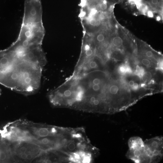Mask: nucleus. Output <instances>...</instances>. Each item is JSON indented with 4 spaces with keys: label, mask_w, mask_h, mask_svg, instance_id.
<instances>
[{
    "label": "nucleus",
    "mask_w": 163,
    "mask_h": 163,
    "mask_svg": "<svg viewBox=\"0 0 163 163\" xmlns=\"http://www.w3.org/2000/svg\"><path fill=\"white\" fill-rule=\"evenodd\" d=\"M43 66L15 54L0 62V84L24 94L35 93L39 88Z\"/></svg>",
    "instance_id": "f257e3e1"
},
{
    "label": "nucleus",
    "mask_w": 163,
    "mask_h": 163,
    "mask_svg": "<svg viewBox=\"0 0 163 163\" xmlns=\"http://www.w3.org/2000/svg\"><path fill=\"white\" fill-rule=\"evenodd\" d=\"M5 130V138L10 142L24 141L33 143L43 138L59 136L60 131L56 127L21 119L9 123Z\"/></svg>",
    "instance_id": "f03ea898"
},
{
    "label": "nucleus",
    "mask_w": 163,
    "mask_h": 163,
    "mask_svg": "<svg viewBox=\"0 0 163 163\" xmlns=\"http://www.w3.org/2000/svg\"><path fill=\"white\" fill-rule=\"evenodd\" d=\"M11 161L26 163L40 162L46 151L31 142L20 141L8 143Z\"/></svg>",
    "instance_id": "7ed1b4c3"
},
{
    "label": "nucleus",
    "mask_w": 163,
    "mask_h": 163,
    "mask_svg": "<svg viewBox=\"0 0 163 163\" xmlns=\"http://www.w3.org/2000/svg\"><path fill=\"white\" fill-rule=\"evenodd\" d=\"M115 0H80L78 5L80 12L91 17H97L109 9Z\"/></svg>",
    "instance_id": "20e7f679"
},
{
    "label": "nucleus",
    "mask_w": 163,
    "mask_h": 163,
    "mask_svg": "<svg viewBox=\"0 0 163 163\" xmlns=\"http://www.w3.org/2000/svg\"><path fill=\"white\" fill-rule=\"evenodd\" d=\"M144 148L149 163L160 161L163 157V138L157 136L144 141Z\"/></svg>",
    "instance_id": "39448f33"
},
{
    "label": "nucleus",
    "mask_w": 163,
    "mask_h": 163,
    "mask_svg": "<svg viewBox=\"0 0 163 163\" xmlns=\"http://www.w3.org/2000/svg\"><path fill=\"white\" fill-rule=\"evenodd\" d=\"M129 149L126 157L135 163H148V160L144 148V141L138 136L130 138L128 141Z\"/></svg>",
    "instance_id": "423d86ee"
},
{
    "label": "nucleus",
    "mask_w": 163,
    "mask_h": 163,
    "mask_svg": "<svg viewBox=\"0 0 163 163\" xmlns=\"http://www.w3.org/2000/svg\"><path fill=\"white\" fill-rule=\"evenodd\" d=\"M112 43L114 46L117 47H120L123 45V40L120 37L116 36L113 38Z\"/></svg>",
    "instance_id": "0eeeda50"
},
{
    "label": "nucleus",
    "mask_w": 163,
    "mask_h": 163,
    "mask_svg": "<svg viewBox=\"0 0 163 163\" xmlns=\"http://www.w3.org/2000/svg\"><path fill=\"white\" fill-rule=\"evenodd\" d=\"M152 77L151 73L148 71L144 72L142 75V80L144 82H147L149 81Z\"/></svg>",
    "instance_id": "6e6552de"
},
{
    "label": "nucleus",
    "mask_w": 163,
    "mask_h": 163,
    "mask_svg": "<svg viewBox=\"0 0 163 163\" xmlns=\"http://www.w3.org/2000/svg\"><path fill=\"white\" fill-rule=\"evenodd\" d=\"M118 90V88L117 86L113 85L110 87L109 91L111 94H115L117 93Z\"/></svg>",
    "instance_id": "1a4fd4ad"
},
{
    "label": "nucleus",
    "mask_w": 163,
    "mask_h": 163,
    "mask_svg": "<svg viewBox=\"0 0 163 163\" xmlns=\"http://www.w3.org/2000/svg\"><path fill=\"white\" fill-rule=\"evenodd\" d=\"M76 145L74 142H71L67 145V147L69 150L70 151L74 150L76 148Z\"/></svg>",
    "instance_id": "9d476101"
},
{
    "label": "nucleus",
    "mask_w": 163,
    "mask_h": 163,
    "mask_svg": "<svg viewBox=\"0 0 163 163\" xmlns=\"http://www.w3.org/2000/svg\"><path fill=\"white\" fill-rule=\"evenodd\" d=\"M127 72V69L124 66H121L118 69V72L121 75H123Z\"/></svg>",
    "instance_id": "9b49d317"
},
{
    "label": "nucleus",
    "mask_w": 163,
    "mask_h": 163,
    "mask_svg": "<svg viewBox=\"0 0 163 163\" xmlns=\"http://www.w3.org/2000/svg\"><path fill=\"white\" fill-rule=\"evenodd\" d=\"M72 94V92L69 89L65 90L63 93L64 96L67 97L70 96Z\"/></svg>",
    "instance_id": "f8f14e48"
},
{
    "label": "nucleus",
    "mask_w": 163,
    "mask_h": 163,
    "mask_svg": "<svg viewBox=\"0 0 163 163\" xmlns=\"http://www.w3.org/2000/svg\"><path fill=\"white\" fill-rule=\"evenodd\" d=\"M142 63L144 65L148 66L150 64V61L146 59H143L142 60Z\"/></svg>",
    "instance_id": "ddd939ff"
},
{
    "label": "nucleus",
    "mask_w": 163,
    "mask_h": 163,
    "mask_svg": "<svg viewBox=\"0 0 163 163\" xmlns=\"http://www.w3.org/2000/svg\"><path fill=\"white\" fill-rule=\"evenodd\" d=\"M89 66L91 68H93L96 66L97 64L95 61H92L90 63Z\"/></svg>",
    "instance_id": "4468645a"
},
{
    "label": "nucleus",
    "mask_w": 163,
    "mask_h": 163,
    "mask_svg": "<svg viewBox=\"0 0 163 163\" xmlns=\"http://www.w3.org/2000/svg\"><path fill=\"white\" fill-rule=\"evenodd\" d=\"M100 88V86L98 84H94L92 86L93 90L95 91H98Z\"/></svg>",
    "instance_id": "2eb2a0df"
},
{
    "label": "nucleus",
    "mask_w": 163,
    "mask_h": 163,
    "mask_svg": "<svg viewBox=\"0 0 163 163\" xmlns=\"http://www.w3.org/2000/svg\"><path fill=\"white\" fill-rule=\"evenodd\" d=\"M150 2L152 5H156L159 3V0H150Z\"/></svg>",
    "instance_id": "dca6fc26"
},
{
    "label": "nucleus",
    "mask_w": 163,
    "mask_h": 163,
    "mask_svg": "<svg viewBox=\"0 0 163 163\" xmlns=\"http://www.w3.org/2000/svg\"><path fill=\"white\" fill-rule=\"evenodd\" d=\"M100 80L98 78H94L93 81V82L94 84L99 85L100 83Z\"/></svg>",
    "instance_id": "f3484780"
},
{
    "label": "nucleus",
    "mask_w": 163,
    "mask_h": 163,
    "mask_svg": "<svg viewBox=\"0 0 163 163\" xmlns=\"http://www.w3.org/2000/svg\"><path fill=\"white\" fill-rule=\"evenodd\" d=\"M152 53L151 51H147L146 53V55L148 57H151L152 56Z\"/></svg>",
    "instance_id": "a211bd4d"
},
{
    "label": "nucleus",
    "mask_w": 163,
    "mask_h": 163,
    "mask_svg": "<svg viewBox=\"0 0 163 163\" xmlns=\"http://www.w3.org/2000/svg\"><path fill=\"white\" fill-rule=\"evenodd\" d=\"M147 15L149 17L152 18L153 16V14L151 11H148L147 12Z\"/></svg>",
    "instance_id": "6ab92c4d"
},
{
    "label": "nucleus",
    "mask_w": 163,
    "mask_h": 163,
    "mask_svg": "<svg viewBox=\"0 0 163 163\" xmlns=\"http://www.w3.org/2000/svg\"><path fill=\"white\" fill-rule=\"evenodd\" d=\"M93 103L94 106H97L99 104V101L98 100L96 99Z\"/></svg>",
    "instance_id": "aec40b11"
},
{
    "label": "nucleus",
    "mask_w": 163,
    "mask_h": 163,
    "mask_svg": "<svg viewBox=\"0 0 163 163\" xmlns=\"http://www.w3.org/2000/svg\"><path fill=\"white\" fill-rule=\"evenodd\" d=\"M133 86V88L135 89V90H136L137 89L138 87V85L136 83H134Z\"/></svg>",
    "instance_id": "412c9836"
},
{
    "label": "nucleus",
    "mask_w": 163,
    "mask_h": 163,
    "mask_svg": "<svg viewBox=\"0 0 163 163\" xmlns=\"http://www.w3.org/2000/svg\"><path fill=\"white\" fill-rule=\"evenodd\" d=\"M96 100V98L92 96L91 97L90 99V100L91 102L93 103V102Z\"/></svg>",
    "instance_id": "4be33fe9"
},
{
    "label": "nucleus",
    "mask_w": 163,
    "mask_h": 163,
    "mask_svg": "<svg viewBox=\"0 0 163 163\" xmlns=\"http://www.w3.org/2000/svg\"><path fill=\"white\" fill-rule=\"evenodd\" d=\"M134 82L133 81H130L129 83V85L130 86H133Z\"/></svg>",
    "instance_id": "5701e85b"
},
{
    "label": "nucleus",
    "mask_w": 163,
    "mask_h": 163,
    "mask_svg": "<svg viewBox=\"0 0 163 163\" xmlns=\"http://www.w3.org/2000/svg\"><path fill=\"white\" fill-rule=\"evenodd\" d=\"M156 19L157 21H159L160 20L161 18L159 16H158L157 17Z\"/></svg>",
    "instance_id": "b1692460"
}]
</instances>
